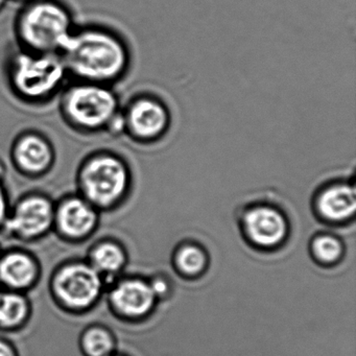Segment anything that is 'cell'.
I'll return each mask as SVG.
<instances>
[{
  "mask_svg": "<svg viewBox=\"0 0 356 356\" xmlns=\"http://www.w3.org/2000/svg\"><path fill=\"white\" fill-rule=\"evenodd\" d=\"M70 81L112 86L130 66V51L124 39L101 24L76 26L60 54Z\"/></svg>",
  "mask_w": 356,
  "mask_h": 356,
  "instance_id": "1",
  "label": "cell"
},
{
  "mask_svg": "<svg viewBox=\"0 0 356 356\" xmlns=\"http://www.w3.org/2000/svg\"><path fill=\"white\" fill-rule=\"evenodd\" d=\"M3 78L12 97L30 107L51 103L70 81L61 56L35 53L16 44L6 56Z\"/></svg>",
  "mask_w": 356,
  "mask_h": 356,
  "instance_id": "2",
  "label": "cell"
},
{
  "mask_svg": "<svg viewBox=\"0 0 356 356\" xmlns=\"http://www.w3.org/2000/svg\"><path fill=\"white\" fill-rule=\"evenodd\" d=\"M58 110L70 130L92 136L106 133L122 107L112 86L68 81L58 97Z\"/></svg>",
  "mask_w": 356,
  "mask_h": 356,
  "instance_id": "3",
  "label": "cell"
},
{
  "mask_svg": "<svg viewBox=\"0 0 356 356\" xmlns=\"http://www.w3.org/2000/svg\"><path fill=\"white\" fill-rule=\"evenodd\" d=\"M132 184V172L126 160L110 149L87 154L76 172V193L99 212L114 209L126 199Z\"/></svg>",
  "mask_w": 356,
  "mask_h": 356,
  "instance_id": "4",
  "label": "cell"
},
{
  "mask_svg": "<svg viewBox=\"0 0 356 356\" xmlns=\"http://www.w3.org/2000/svg\"><path fill=\"white\" fill-rule=\"evenodd\" d=\"M76 28L67 8L54 0H37L19 12L13 33L18 47L60 55Z\"/></svg>",
  "mask_w": 356,
  "mask_h": 356,
  "instance_id": "5",
  "label": "cell"
},
{
  "mask_svg": "<svg viewBox=\"0 0 356 356\" xmlns=\"http://www.w3.org/2000/svg\"><path fill=\"white\" fill-rule=\"evenodd\" d=\"M55 205L56 201L47 193L29 191L10 206L1 229L22 241L40 238L54 229Z\"/></svg>",
  "mask_w": 356,
  "mask_h": 356,
  "instance_id": "6",
  "label": "cell"
},
{
  "mask_svg": "<svg viewBox=\"0 0 356 356\" xmlns=\"http://www.w3.org/2000/svg\"><path fill=\"white\" fill-rule=\"evenodd\" d=\"M104 283L99 273L88 262H72L56 273L53 289L55 297L64 307L82 312L97 304Z\"/></svg>",
  "mask_w": 356,
  "mask_h": 356,
  "instance_id": "7",
  "label": "cell"
},
{
  "mask_svg": "<svg viewBox=\"0 0 356 356\" xmlns=\"http://www.w3.org/2000/svg\"><path fill=\"white\" fill-rule=\"evenodd\" d=\"M10 161L20 176L38 180L47 177L55 168L57 151L44 133L28 129L18 133L12 141Z\"/></svg>",
  "mask_w": 356,
  "mask_h": 356,
  "instance_id": "8",
  "label": "cell"
},
{
  "mask_svg": "<svg viewBox=\"0 0 356 356\" xmlns=\"http://www.w3.org/2000/svg\"><path fill=\"white\" fill-rule=\"evenodd\" d=\"M99 213L95 206L78 193H67L56 202L54 228L63 238L85 239L97 229Z\"/></svg>",
  "mask_w": 356,
  "mask_h": 356,
  "instance_id": "9",
  "label": "cell"
},
{
  "mask_svg": "<svg viewBox=\"0 0 356 356\" xmlns=\"http://www.w3.org/2000/svg\"><path fill=\"white\" fill-rule=\"evenodd\" d=\"M122 116L124 133L141 143L159 138L170 124V114L165 106L149 97L133 99L122 109Z\"/></svg>",
  "mask_w": 356,
  "mask_h": 356,
  "instance_id": "10",
  "label": "cell"
},
{
  "mask_svg": "<svg viewBox=\"0 0 356 356\" xmlns=\"http://www.w3.org/2000/svg\"><path fill=\"white\" fill-rule=\"evenodd\" d=\"M245 227L250 238L260 247H274L287 232L284 216L270 206L252 208L245 216Z\"/></svg>",
  "mask_w": 356,
  "mask_h": 356,
  "instance_id": "11",
  "label": "cell"
},
{
  "mask_svg": "<svg viewBox=\"0 0 356 356\" xmlns=\"http://www.w3.org/2000/svg\"><path fill=\"white\" fill-rule=\"evenodd\" d=\"M156 296L151 285L141 280H126L118 283L110 295L116 312L122 316H145L155 303Z\"/></svg>",
  "mask_w": 356,
  "mask_h": 356,
  "instance_id": "12",
  "label": "cell"
},
{
  "mask_svg": "<svg viewBox=\"0 0 356 356\" xmlns=\"http://www.w3.org/2000/svg\"><path fill=\"white\" fill-rule=\"evenodd\" d=\"M38 279V264L24 252L14 251L0 256V282L7 289L22 291Z\"/></svg>",
  "mask_w": 356,
  "mask_h": 356,
  "instance_id": "13",
  "label": "cell"
},
{
  "mask_svg": "<svg viewBox=\"0 0 356 356\" xmlns=\"http://www.w3.org/2000/svg\"><path fill=\"white\" fill-rule=\"evenodd\" d=\"M318 211L331 222H341L356 209L355 191L349 183H335L323 189L316 200Z\"/></svg>",
  "mask_w": 356,
  "mask_h": 356,
  "instance_id": "14",
  "label": "cell"
},
{
  "mask_svg": "<svg viewBox=\"0 0 356 356\" xmlns=\"http://www.w3.org/2000/svg\"><path fill=\"white\" fill-rule=\"evenodd\" d=\"M124 262L126 256L122 248L110 241L99 243L89 254L88 264L99 273L104 282L118 274Z\"/></svg>",
  "mask_w": 356,
  "mask_h": 356,
  "instance_id": "15",
  "label": "cell"
},
{
  "mask_svg": "<svg viewBox=\"0 0 356 356\" xmlns=\"http://www.w3.org/2000/svg\"><path fill=\"white\" fill-rule=\"evenodd\" d=\"M29 316L30 303L22 291H0V328H17Z\"/></svg>",
  "mask_w": 356,
  "mask_h": 356,
  "instance_id": "16",
  "label": "cell"
},
{
  "mask_svg": "<svg viewBox=\"0 0 356 356\" xmlns=\"http://www.w3.org/2000/svg\"><path fill=\"white\" fill-rule=\"evenodd\" d=\"M81 348L86 356L112 355L114 349L113 337L103 327H90L83 333Z\"/></svg>",
  "mask_w": 356,
  "mask_h": 356,
  "instance_id": "17",
  "label": "cell"
},
{
  "mask_svg": "<svg viewBox=\"0 0 356 356\" xmlns=\"http://www.w3.org/2000/svg\"><path fill=\"white\" fill-rule=\"evenodd\" d=\"M177 264L184 274H199L205 268L206 257L202 250L191 245L180 250L177 256Z\"/></svg>",
  "mask_w": 356,
  "mask_h": 356,
  "instance_id": "18",
  "label": "cell"
},
{
  "mask_svg": "<svg viewBox=\"0 0 356 356\" xmlns=\"http://www.w3.org/2000/svg\"><path fill=\"white\" fill-rule=\"evenodd\" d=\"M312 249L316 258L326 264H330L339 259L343 250L341 243L331 236L318 237L314 241Z\"/></svg>",
  "mask_w": 356,
  "mask_h": 356,
  "instance_id": "19",
  "label": "cell"
},
{
  "mask_svg": "<svg viewBox=\"0 0 356 356\" xmlns=\"http://www.w3.org/2000/svg\"><path fill=\"white\" fill-rule=\"evenodd\" d=\"M10 197L6 182L0 181V229L3 228L10 210Z\"/></svg>",
  "mask_w": 356,
  "mask_h": 356,
  "instance_id": "20",
  "label": "cell"
},
{
  "mask_svg": "<svg viewBox=\"0 0 356 356\" xmlns=\"http://www.w3.org/2000/svg\"><path fill=\"white\" fill-rule=\"evenodd\" d=\"M151 285L155 296L164 295L168 291V284L163 280H156L153 284Z\"/></svg>",
  "mask_w": 356,
  "mask_h": 356,
  "instance_id": "21",
  "label": "cell"
},
{
  "mask_svg": "<svg viewBox=\"0 0 356 356\" xmlns=\"http://www.w3.org/2000/svg\"><path fill=\"white\" fill-rule=\"evenodd\" d=\"M0 356H17L16 355L15 351H14L13 347L7 341L0 339Z\"/></svg>",
  "mask_w": 356,
  "mask_h": 356,
  "instance_id": "22",
  "label": "cell"
},
{
  "mask_svg": "<svg viewBox=\"0 0 356 356\" xmlns=\"http://www.w3.org/2000/svg\"><path fill=\"white\" fill-rule=\"evenodd\" d=\"M8 168L6 165L5 161L0 158V181L6 182L7 180Z\"/></svg>",
  "mask_w": 356,
  "mask_h": 356,
  "instance_id": "23",
  "label": "cell"
},
{
  "mask_svg": "<svg viewBox=\"0 0 356 356\" xmlns=\"http://www.w3.org/2000/svg\"><path fill=\"white\" fill-rule=\"evenodd\" d=\"M6 0H0V12H1V10L3 9V7H5Z\"/></svg>",
  "mask_w": 356,
  "mask_h": 356,
  "instance_id": "24",
  "label": "cell"
},
{
  "mask_svg": "<svg viewBox=\"0 0 356 356\" xmlns=\"http://www.w3.org/2000/svg\"><path fill=\"white\" fill-rule=\"evenodd\" d=\"M110 356H114V355H110Z\"/></svg>",
  "mask_w": 356,
  "mask_h": 356,
  "instance_id": "25",
  "label": "cell"
}]
</instances>
